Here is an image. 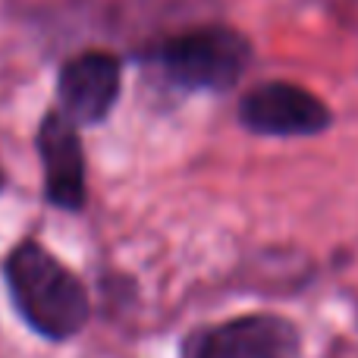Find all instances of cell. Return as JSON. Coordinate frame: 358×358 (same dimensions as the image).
Returning <instances> with one entry per match:
<instances>
[{
  "instance_id": "7",
  "label": "cell",
  "mask_w": 358,
  "mask_h": 358,
  "mask_svg": "<svg viewBox=\"0 0 358 358\" xmlns=\"http://www.w3.org/2000/svg\"><path fill=\"white\" fill-rule=\"evenodd\" d=\"M0 182H3V173H0Z\"/></svg>"
},
{
  "instance_id": "2",
  "label": "cell",
  "mask_w": 358,
  "mask_h": 358,
  "mask_svg": "<svg viewBox=\"0 0 358 358\" xmlns=\"http://www.w3.org/2000/svg\"><path fill=\"white\" fill-rule=\"evenodd\" d=\"M157 63L170 82L182 88H204L223 92L236 85L242 69L248 66V41L233 29H195L179 38H170L157 50Z\"/></svg>"
},
{
  "instance_id": "1",
  "label": "cell",
  "mask_w": 358,
  "mask_h": 358,
  "mask_svg": "<svg viewBox=\"0 0 358 358\" xmlns=\"http://www.w3.org/2000/svg\"><path fill=\"white\" fill-rule=\"evenodd\" d=\"M6 280L22 317L50 340L79 334L88 317L82 283L38 242H22L6 261Z\"/></svg>"
},
{
  "instance_id": "3",
  "label": "cell",
  "mask_w": 358,
  "mask_h": 358,
  "mask_svg": "<svg viewBox=\"0 0 358 358\" xmlns=\"http://www.w3.org/2000/svg\"><path fill=\"white\" fill-rule=\"evenodd\" d=\"M182 358H299V330L277 315H252L185 340Z\"/></svg>"
},
{
  "instance_id": "4",
  "label": "cell",
  "mask_w": 358,
  "mask_h": 358,
  "mask_svg": "<svg viewBox=\"0 0 358 358\" xmlns=\"http://www.w3.org/2000/svg\"><path fill=\"white\" fill-rule=\"evenodd\" d=\"M239 117L252 132L264 136H315L330 123L324 101L289 82H271L248 92Z\"/></svg>"
},
{
  "instance_id": "5",
  "label": "cell",
  "mask_w": 358,
  "mask_h": 358,
  "mask_svg": "<svg viewBox=\"0 0 358 358\" xmlns=\"http://www.w3.org/2000/svg\"><path fill=\"white\" fill-rule=\"evenodd\" d=\"M44 164V189L57 208L79 210L85 201V161L76 123L66 113H48L38 132Z\"/></svg>"
},
{
  "instance_id": "6",
  "label": "cell",
  "mask_w": 358,
  "mask_h": 358,
  "mask_svg": "<svg viewBox=\"0 0 358 358\" xmlns=\"http://www.w3.org/2000/svg\"><path fill=\"white\" fill-rule=\"evenodd\" d=\"M120 94V63L110 54L88 50L69 60L60 73V104L76 123H94Z\"/></svg>"
}]
</instances>
